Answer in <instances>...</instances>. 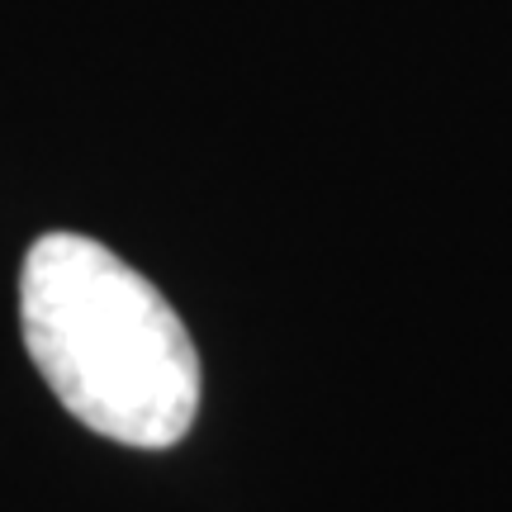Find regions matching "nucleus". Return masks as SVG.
<instances>
[{"instance_id": "1", "label": "nucleus", "mask_w": 512, "mask_h": 512, "mask_svg": "<svg viewBox=\"0 0 512 512\" xmlns=\"http://www.w3.org/2000/svg\"><path fill=\"white\" fill-rule=\"evenodd\" d=\"M19 328L38 375L81 427L166 451L200 413V351L166 294L81 233H48L19 271Z\"/></svg>"}]
</instances>
